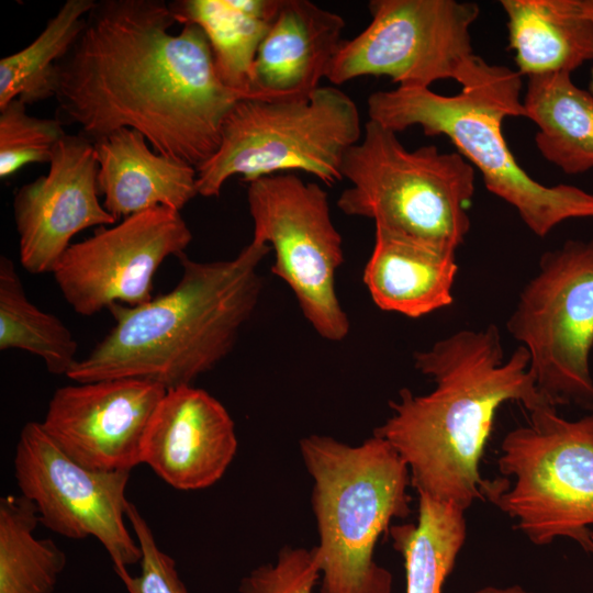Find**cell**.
<instances>
[{
	"label": "cell",
	"instance_id": "ac0fdd59",
	"mask_svg": "<svg viewBox=\"0 0 593 593\" xmlns=\"http://www.w3.org/2000/svg\"><path fill=\"white\" fill-rule=\"evenodd\" d=\"M93 144L98 190L116 220L155 206L180 212L198 195L197 168L152 150L135 130L121 128Z\"/></svg>",
	"mask_w": 593,
	"mask_h": 593
},
{
	"label": "cell",
	"instance_id": "83f0119b",
	"mask_svg": "<svg viewBox=\"0 0 593 593\" xmlns=\"http://www.w3.org/2000/svg\"><path fill=\"white\" fill-rule=\"evenodd\" d=\"M321 577L314 548L283 547L273 562L242 578L239 593H313Z\"/></svg>",
	"mask_w": 593,
	"mask_h": 593
},
{
	"label": "cell",
	"instance_id": "44dd1931",
	"mask_svg": "<svg viewBox=\"0 0 593 593\" xmlns=\"http://www.w3.org/2000/svg\"><path fill=\"white\" fill-rule=\"evenodd\" d=\"M182 25H198L205 34L221 81L258 99L251 91L253 67L280 0H178L168 3Z\"/></svg>",
	"mask_w": 593,
	"mask_h": 593
},
{
	"label": "cell",
	"instance_id": "8992f818",
	"mask_svg": "<svg viewBox=\"0 0 593 593\" xmlns=\"http://www.w3.org/2000/svg\"><path fill=\"white\" fill-rule=\"evenodd\" d=\"M340 172L350 181L337 200L346 215L454 250L465 243L475 171L459 153L434 145L407 150L395 132L368 120Z\"/></svg>",
	"mask_w": 593,
	"mask_h": 593
},
{
	"label": "cell",
	"instance_id": "603a6c76",
	"mask_svg": "<svg viewBox=\"0 0 593 593\" xmlns=\"http://www.w3.org/2000/svg\"><path fill=\"white\" fill-rule=\"evenodd\" d=\"M465 512L418 494L417 522L390 527L393 547L404 560L406 593H441L466 541Z\"/></svg>",
	"mask_w": 593,
	"mask_h": 593
},
{
	"label": "cell",
	"instance_id": "4316f807",
	"mask_svg": "<svg viewBox=\"0 0 593 593\" xmlns=\"http://www.w3.org/2000/svg\"><path fill=\"white\" fill-rule=\"evenodd\" d=\"M58 119L29 115L20 99L0 108V177L5 179L29 164H45L66 135Z\"/></svg>",
	"mask_w": 593,
	"mask_h": 593
},
{
	"label": "cell",
	"instance_id": "2e32d148",
	"mask_svg": "<svg viewBox=\"0 0 593 593\" xmlns=\"http://www.w3.org/2000/svg\"><path fill=\"white\" fill-rule=\"evenodd\" d=\"M237 450L235 424L224 405L192 385L169 389L144 438L142 463L167 484L195 491L216 483Z\"/></svg>",
	"mask_w": 593,
	"mask_h": 593
},
{
	"label": "cell",
	"instance_id": "4fadbf2b",
	"mask_svg": "<svg viewBox=\"0 0 593 593\" xmlns=\"http://www.w3.org/2000/svg\"><path fill=\"white\" fill-rule=\"evenodd\" d=\"M191 240L179 211L155 206L72 243L53 275L80 315H94L114 303L136 306L153 298V279L164 260L183 254Z\"/></svg>",
	"mask_w": 593,
	"mask_h": 593
},
{
	"label": "cell",
	"instance_id": "d4e9b609",
	"mask_svg": "<svg viewBox=\"0 0 593 593\" xmlns=\"http://www.w3.org/2000/svg\"><path fill=\"white\" fill-rule=\"evenodd\" d=\"M94 0H67L40 35L0 60V108L14 99L33 104L55 96L56 64L69 52Z\"/></svg>",
	"mask_w": 593,
	"mask_h": 593
},
{
	"label": "cell",
	"instance_id": "5b68a950",
	"mask_svg": "<svg viewBox=\"0 0 593 593\" xmlns=\"http://www.w3.org/2000/svg\"><path fill=\"white\" fill-rule=\"evenodd\" d=\"M300 452L313 480L320 593H391L392 574L373 555L391 522L411 513L406 463L374 434L358 446L313 434Z\"/></svg>",
	"mask_w": 593,
	"mask_h": 593
},
{
	"label": "cell",
	"instance_id": "cb8c5ba5",
	"mask_svg": "<svg viewBox=\"0 0 593 593\" xmlns=\"http://www.w3.org/2000/svg\"><path fill=\"white\" fill-rule=\"evenodd\" d=\"M35 504L23 495L0 500V593H53L66 553L49 538L38 539Z\"/></svg>",
	"mask_w": 593,
	"mask_h": 593
},
{
	"label": "cell",
	"instance_id": "e0dca14e",
	"mask_svg": "<svg viewBox=\"0 0 593 593\" xmlns=\"http://www.w3.org/2000/svg\"><path fill=\"white\" fill-rule=\"evenodd\" d=\"M345 20L307 0H280L253 67L251 91L261 100L307 99L326 78L343 43Z\"/></svg>",
	"mask_w": 593,
	"mask_h": 593
},
{
	"label": "cell",
	"instance_id": "9c48e42d",
	"mask_svg": "<svg viewBox=\"0 0 593 593\" xmlns=\"http://www.w3.org/2000/svg\"><path fill=\"white\" fill-rule=\"evenodd\" d=\"M529 354V371L553 406L593 411V238L544 253L506 322Z\"/></svg>",
	"mask_w": 593,
	"mask_h": 593
},
{
	"label": "cell",
	"instance_id": "30bf717a",
	"mask_svg": "<svg viewBox=\"0 0 593 593\" xmlns=\"http://www.w3.org/2000/svg\"><path fill=\"white\" fill-rule=\"evenodd\" d=\"M371 21L343 41L326 79L342 85L362 76H387L398 87L452 79L473 85L491 66L475 55L470 27L480 9L456 0H372Z\"/></svg>",
	"mask_w": 593,
	"mask_h": 593
},
{
	"label": "cell",
	"instance_id": "ba28073f",
	"mask_svg": "<svg viewBox=\"0 0 593 593\" xmlns=\"http://www.w3.org/2000/svg\"><path fill=\"white\" fill-rule=\"evenodd\" d=\"M360 137L358 108L336 87H320L300 101L243 99L226 115L216 152L197 168L198 195L219 197L232 176L249 183L290 170L333 184Z\"/></svg>",
	"mask_w": 593,
	"mask_h": 593
},
{
	"label": "cell",
	"instance_id": "9a60e30c",
	"mask_svg": "<svg viewBox=\"0 0 593 593\" xmlns=\"http://www.w3.org/2000/svg\"><path fill=\"white\" fill-rule=\"evenodd\" d=\"M98 169L94 144L66 134L53 150L48 174L16 190L13 215L26 271L53 272L76 234L118 223L99 201Z\"/></svg>",
	"mask_w": 593,
	"mask_h": 593
},
{
	"label": "cell",
	"instance_id": "3957f363",
	"mask_svg": "<svg viewBox=\"0 0 593 593\" xmlns=\"http://www.w3.org/2000/svg\"><path fill=\"white\" fill-rule=\"evenodd\" d=\"M270 246L251 239L228 260L181 254L176 287L149 301L109 306L115 324L66 376L74 382L143 379L166 390L192 385L233 349L262 290L258 266Z\"/></svg>",
	"mask_w": 593,
	"mask_h": 593
},
{
	"label": "cell",
	"instance_id": "277c9868",
	"mask_svg": "<svg viewBox=\"0 0 593 593\" xmlns=\"http://www.w3.org/2000/svg\"><path fill=\"white\" fill-rule=\"evenodd\" d=\"M522 76L492 65L479 81L456 96L422 87L376 91L367 100L369 120L395 133L418 125L444 135L483 177L486 189L512 205L537 236L569 219L593 217V194L571 184L545 186L523 169L502 130L506 118H526Z\"/></svg>",
	"mask_w": 593,
	"mask_h": 593
},
{
	"label": "cell",
	"instance_id": "484cf974",
	"mask_svg": "<svg viewBox=\"0 0 593 593\" xmlns=\"http://www.w3.org/2000/svg\"><path fill=\"white\" fill-rule=\"evenodd\" d=\"M0 349L33 354L55 376H67L79 360L68 327L29 301L13 261L5 256L0 258Z\"/></svg>",
	"mask_w": 593,
	"mask_h": 593
},
{
	"label": "cell",
	"instance_id": "4dcf8cb0",
	"mask_svg": "<svg viewBox=\"0 0 593 593\" xmlns=\"http://www.w3.org/2000/svg\"><path fill=\"white\" fill-rule=\"evenodd\" d=\"M584 14L593 22V0H582ZM588 91L593 96V68L591 70V79Z\"/></svg>",
	"mask_w": 593,
	"mask_h": 593
},
{
	"label": "cell",
	"instance_id": "f546056e",
	"mask_svg": "<svg viewBox=\"0 0 593 593\" xmlns=\"http://www.w3.org/2000/svg\"><path fill=\"white\" fill-rule=\"evenodd\" d=\"M473 593H533V592H529L527 590H525L524 588H522L521 585H510V586H494V585H488V586H483L477 591H474Z\"/></svg>",
	"mask_w": 593,
	"mask_h": 593
},
{
	"label": "cell",
	"instance_id": "5bb4252c",
	"mask_svg": "<svg viewBox=\"0 0 593 593\" xmlns=\"http://www.w3.org/2000/svg\"><path fill=\"white\" fill-rule=\"evenodd\" d=\"M166 391L158 383L133 378L75 382L54 392L40 423L79 465L131 471L142 463L146 430Z\"/></svg>",
	"mask_w": 593,
	"mask_h": 593
},
{
	"label": "cell",
	"instance_id": "52a82bcc",
	"mask_svg": "<svg viewBox=\"0 0 593 593\" xmlns=\"http://www.w3.org/2000/svg\"><path fill=\"white\" fill-rule=\"evenodd\" d=\"M529 413L503 438L504 478L488 480L484 499L533 544L568 538L593 553V414L569 421L552 405Z\"/></svg>",
	"mask_w": 593,
	"mask_h": 593
},
{
	"label": "cell",
	"instance_id": "ffe728a7",
	"mask_svg": "<svg viewBox=\"0 0 593 593\" xmlns=\"http://www.w3.org/2000/svg\"><path fill=\"white\" fill-rule=\"evenodd\" d=\"M521 76L570 74L593 60V22L582 0H501Z\"/></svg>",
	"mask_w": 593,
	"mask_h": 593
},
{
	"label": "cell",
	"instance_id": "6da1fadb",
	"mask_svg": "<svg viewBox=\"0 0 593 593\" xmlns=\"http://www.w3.org/2000/svg\"><path fill=\"white\" fill-rule=\"evenodd\" d=\"M177 23L163 0H101L56 64V119L96 143L121 128L195 168L210 159L223 122L243 99L220 79L204 32Z\"/></svg>",
	"mask_w": 593,
	"mask_h": 593
},
{
	"label": "cell",
	"instance_id": "7402d4cb",
	"mask_svg": "<svg viewBox=\"0 0 593 593\" xmlns=\"http://www.w3.org/2000/svg\"><path fill=\"white\" fill-rule=\"evenodd\" d=\"M523 105L537 125L535 144L547 161L567 175L593 169V96L570 74L528 77Z\"/></svg>",
	"mask_w": 593,
	"mask_h": 593
},
{
	"label": "cell",
	"instance_id": "d6986e66",
	"mask_svg": "<svg viewBox=\"0 0 593 593\" xmlns=\"http://www.w3.org/2000/svg\"><path fill=\"white\" fill-rule=\"evenodd\" d=\"M457 272L456 250L376 227L362 280L379 309L416 318L452 303Z\"/></svg>",
	"mask_w": 593,
	"mask_h": 593
},
{
	"label": "cell",
	"instance_id": "7c38bea8",
	"mask_svg": "<svg viewBox=\"0 0 593 593\" xmlns=\"http://www.w3.org/2000/svg\"><path fill=\"white\" fill-rule=\"evenodd\" d=\"M14 477L21 495L32 501L40 523L71 539L96 537L105 548L115 572L141 562L142 549L125 524V489L131 471H100L68 457L40 422L20 433Z\"/></svg>",
	"mask_w": 593,
	"mask_h": 593
},
{
	"label": "cell",
	"instance_id": "f1b7e54d",
	"mask_svg": "<svg viewBox=\"0 0 593 593\" xmlns=\"http://www.w3.org/2000/svg\"><path fill=\"white\" fill-rule=\"evenodd\" d=\"M126 518L142 549L141 573L116 572L128 593H189L180 579L175 560L157 545L152 529L137 507L128 502Z\"/></svg>",
	"mask_w": 593,
	"mask_h": 593
},
{
	"label": "cell",
	"instance_id": "8fae6325",
	"mask_svg": "<svg viewBox=\"0 0 593 593\" xmlns=\"http://www.w3.org/2000/svg\"><path fill=\"white\" fill-rule=\"evenodd\" d=\"M253 239L275 251L273 275L283 280L314 331L343 340L350 322L335 290L344 261L343 239L329 211L326 191L292 174L272 175L248 184Z\"/></svg>",
	"mask_w": 593,
	"mask_h": 593
},
{
	"label": "cell",
	"instance_id": "7a4b0ae2",
	"mask_svg": "<svg viewBox=\"0 0 593 593\" xmlns=\"http://www.w3.org/2000/svg\"><path fill=\"white\" fill-rule=\"evenodd\" d=\"M413 359L435 389L424 395L402 389L390 402L392 415L373 434L404 460L418 494L467 511L484 499L488 480L479 466L497 409L508 401L529 412L551 404L536 387L524 346L504 360L494 324L458 331Z\"/></svg>",
	"mask_w": 593,
	"mask_h": 593
}]
</instances>
